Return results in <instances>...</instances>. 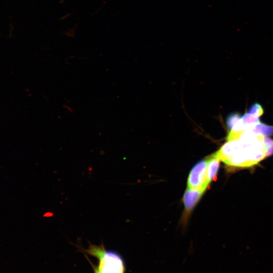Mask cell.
<instances>
[{
  "label": "cell",
  "instance_id": "cell-1",
  "mask_svg": "<svg viewBox=\"0 0 273 273\" xmlns=\"http://www.w3.org/2000/svg\"><path fill=\"white\" fill-rule=\"evenodd\" d=\"M230 140L215 154L226 165L237 167H247L257 164L267 156L264 136L251 130L232 131Z\"/></svg>",
  "mask_w": 273,
  "mask_h": 273
},
{
  "label": "cell",
  "instance_id": "cell-2",
  "mask_svg": "<svg viewBox=\"0 0 273 273\" xmlns=\"http://www.w3.org/2000/svg\"><path fill=\"white\" fill-rule=\"evenodd\" d=\"M87 249L82 248L83 252L97 259V265H94L86 257L94 273H125V266L121 255L112 250L106 249L103 243L96 245L89 243Z\"/></svg>",
  "mask_w": 273,
  "mask_h": 273
},
{
  "label": "cell",
  "instance_id": "cell-3",
  "mask_svg": "<svg viewBox=\"0 0 273 273\" xmlns=\"http://www.w3.org/2000/svg\"><path fill=\"white\" fill-rule=\"evenodd\" d=\"M207 161L197 163L192 169L188 179V188L205 191L208 186L206 180Z\"/></svg>",
  "mask_w": 273,
  "mask_h": 273
},
{
  "label": "cell",
  "instance_id": "cell-4",
  "mask_svg": "<svg viewBox=\"0 0 273 273\" xmlns=\"http://www.w3.org/2000/svg\"><path fill=\"white\" fill-rule=\"evenodd\" d=\"M204 191L188 188L184 195L183 200L185 206V215H188L193 210L199 201Z\"/></svg>",
  "mask_w": 273,
  "mask_h": 273
},
{
  "label": "cell",
  "instance_id": "cell-5",
  "mask_svg": "<svg viewBox=\"0 0 273 273\" xmlns=\"http://www.w3.org/2000/svg\"><path fill=\"white\" fill-rule=\"evenodd\" d=\"M220 159L215 155L207 161L206 180L208 185L215 178L219 168Z\"/></svg>",
  "mask_w": 273,
  "mask_h": 273
},
{
  "label": "cell",
  "instance_id": "cell-6",
  "mask_svg": "<svg viewBox=\"0 0 273 273\" xmlns=\"http://www.w3.org/2000/svg\"><path fill=\"white\" fill-rule=\"evenodd\" d=\"M249 130L256 134L263 135L264 136L270 135L273 133V126L267 125L262 123L255 124Z\"/></svg>",
  "mask_w": 273,
  "mask_h": 273
},
{
  "label": "cell",
  "instance_id": "cell-7",
  "mask_svg": "<svg viewBox=\"0 0 273 273\" xmlns=\"http://www.w3.org/2000/svg\"><path fill=\"white\" fill-rule=\"evenodd\" d=\"M263 112V110L261 106L258 103L252 105L248 111V113L253 114L257 117L260 116Z\"/></svg>",
  "mask_w": 273,
  "mask_h": 273
},
{
  "label": "cell",
  "instance_id": "cell-8",
  "mask_svg": "<svg viewBox=\"0 0 273 273\" xmlns=\"http://www.w3.org/2000/svg\"><path fill=\"white\" fill-rule=\"evenodd\" d=\"M241 118L238 113H234L229 116L227 120V124L229 127L232 129L234 125Z\"/></svg>",
  "mask_w": 273,
  "mask_h": 273
},
{
  "label": "cell",
  "instance_id": "cell-9",
  "mask_svg": "<svg viewBox=\"0 0 273 273\" xmlns=\"http://www.w3.org/2000/svg\"><path fill=\"white\" fill-rule=\"evenodd\" d=\"M264 141L267 148V156H268L273 154V140L264 136Z\"/></svg>",
  "mask_w": 273,
  "mask_h": 273
}]
</instances>
